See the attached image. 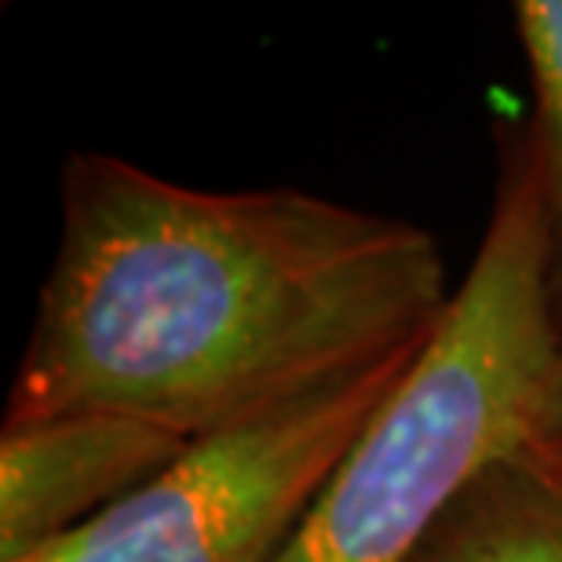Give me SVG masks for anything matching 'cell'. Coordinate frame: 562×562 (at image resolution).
Masks as SVG:
<instances>
[{
  "instance_id": "obj_1",
  "label": "cell",
  "mask_w": 562,
  "mask_h": 562,
  "mask_svg": "<svg viewBox=\"0 0 562 562\" xmlns=\"http://www.w3.org/2000/svg\"><path fill=\"white\" fill-rule=\"evenodd\" d=\"M453 292L409 220L81 150L4 424L106 413L201 442L417 355Z\"/></svg>"
},
{
  "instance_id": "obj_2",
  "label": "cell",
  "mask_w": 562,
  "mask_h": 562,
  "mask_svg": "<svg viewBox=\"0 0 562 562\" xmlns=\"http://www.w3.org/2000/svg\"><path fill=\"white\" fill-rule=\"evenodd\" d=\"M562 336L526 139L442 325L362 427L274 562H413L490 464L533 442Z\"/></svg>"
},
{
  "instance_id": "obj_3",
  "label": "cell",
  "mask_w": 562,
  "mask_h": 562,
  "mask_svg": "<svg viewBox=\"0 0 562 562\" xmlns=\"http://www.w3.org/2000/svg\"><path fill=\"white\" fill-rule=\"evenodd\" d=\"M417 355L190 442L114 508L19 562H274Z\"/></svg>"
},
{
  "instance_id": "obj_4",
  "label": "cell",
  "mask_w": 562,
  "mask_h": 562,
  "mask_svg": "<svg viewBox=\"0 0 562 562\" xmlns=\"http://www.w3.org/2000/svg\"><path fill=\"white\" fill-rule=\"evenodd\" d=\"M190 442L161 427L74 413L0 431V562H19L150 482Z\"/></svg>"
},
{
  "instance_id": "obj_5",
  "label": "cell",
  "mask_w": 562,
  "mask_h": 562,
  "mask_svg": "<svg viewBox=\"0 0 562 562\" xmlns=\"http://www.w3.org/2000/svg\"><path fill=\"white\" fill-rule=\"evenodd\" d=\"M413 562H562V460L537 442L501 457Z\"/></svg>"
},
{
  "instance_id": "obj_6",
  "label": "cell",
  "mask_w": 562,
  "mask_h": 562,
  "mask_svg": "<svg viewBox=\"0 0 562 562\" xmlns=\"http://www.w3.org/2000/svg\"><path fill=\"white\" fill-rule=\"evenodd\" d=\"M515 30L530 66L533 132L526 136L548 245V296L562 336V0H519Z\"/></svg>"
},
{
  "instance_id": "obj_7",
  "label": "cell",
  "mask_w": 562,
  "mask_h": 562,
  "mask_svg": "<svg viewBox=\"0 0 562 562\" xmlns=\"http://www.w3.org/2000/svg\"><path fill=\"white\" fill-rule=\"evenodd\" d=\"M533 442L562 460V347H559V358H555V366H552V376H548V387H544V398H541V413H537Z\"/></svg>"
}]
</instances>
